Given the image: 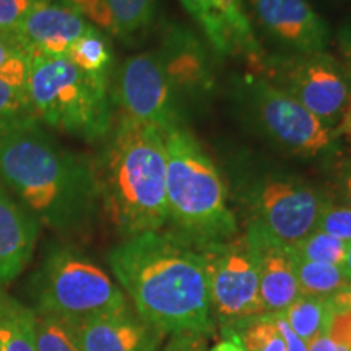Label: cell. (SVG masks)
Instances as JSON below:
<instances>
[{"label":"cell","mask_w":351,"mask_h":351,"mask_svg":"<svg viewBox=\"0 0 351 351\" xmlns=\"http://www.w3.org/2000/svg\"><path fill=\"white\" fill-rule=\"evenodd\" d=\"M33 119L72 137L104 140L114 124L111 73H88L69 57L32 60L26 83Z\"/></svg>","instance_id":"cell-5"},{"label":"cell","mask_w":351,"mask_h":351,"mask_svg":"<svg viewBox=\"0 0 351 351\" xmlns=\"http://www.w3.org/2000/svg\"><path fill=\"white\" fill-rule=\"evenodd\" d=\"M80 351H158L165 333L132 306L73 324Z\"/></svg>","instance_id":"cell-15"},{"label":"cell","mask_w":351,"mask_h":351,"mask_svg":"<svg viewBox=\"0 0 351 351\" xmlns=\"http://www.w3.org/2000/svg\"><path fill=\"white\" fill-rule=\"evenodd\" d=\"M339 46L341 51V57H343V72L346 75V80L350 83L351 88V25H346L339 34Z\"/></svg>","instance_id":"cell-34"},{"label":"cell","mask_w":351,"mask_h":351,"mask_svg":"<svg viewBox=\"0 0 351 351\" xmlns=\"http://www.w3.org/2000/svg\"><path fill=\"white\" fill-rule=\"evenodd\" d=\"M39 2L43 0H0V34L15 38L21 20Z\"/></svg>","instance_id":"cell-30"},{"label":"cell","mask_w":351,"mask_h":351,"mask_svg":"<svg viewBox=\"0 0 351 351\" xmlns=\"http://www.w3.org/2000/svg\"><path fill=\"white\" fill-rule=\"evenodd\" d=\"M171 85L176 88H199L208 80V70L200 44L191 33L174 29L168 34L163 52H158Z\"/></svg>","instance_id":"cell-19"},{"label":"cell","mask_w":351,"mask_h":351,"mask_svg":"<svg viewBox=\"0 0 351 351\" xmlns=\"http://www.w3.org/2000/svg\"><path fill=\"white\" fill-rule=\"evenodd\" d=\"M161 351H207V339L200 335H174Z\"/></svg>","instance_id":"cell-32"},{"label":"cell","mask_w":351,"mask_h":351,"mask_svg":"<svg viewBox=\"0 0 351 351\" xmlns=\"http://www.w3.org/2000/svg\"><path fill=\"white\" fill-rule=\"evenodd\" d=\"M197 249L207 262L213 319L223 332L265 314L258 291L256 254L247 236L238 234L226 243Z\"/></svg>","instance_id":"cell-7"},{"label":"cell","mask_w":351,"mask_h":351,"mask_svg":"<svg viewBox=\"0 0 351 351\" xmlns=\"http://www.w3.org/2000/svg\"><path fill=\"white\" fill-rule=\"evenodd\" d=\"M33 311L77 324L130 306L108 271L73 245H51L29 282Z\"/></svg>","instance_id":"cell-6"},{"label":"cell","mask_w":351,"mask_h":351,"mask_svg":"<svg viewBox=\"0 0 351 351\" xmlns=\"http://www.w3.org/2000/svg\"><path fill=\"white\" fill-rule=\"evenodd\" d=\"M0 179L39 225L57 232L82 230L99 207L91 161L34 119L0 134Z\"/></svg>","instance_id":"cell-2"},{"label":"cell","mask_w":351,"mask_h":351,"mask_svg":"<svg viewBox=\"0 0 351 351\" xmlns=\"http://www.w3.org/2000/svg\"><path fill=\"white\" fill-rule=\"evenodd\" d=\"M32 69V60L21 49L15 38L0 34V78L13 85L26 88Z\"/></svg>","instance_id":"cell-28"},{"label":"cell","mask_w":351,"mask_h":351,"mask_svg":"<svg viewBox=\"0 0 351 351\" xmlns=\"http://www.w3.org/2000/svg\"><path fill=\"white\" fill-rule=\"evenodd\" d=\"M296 278L300 296L322 298V300H330L350 282L343 267L304 261L301 257L296 258Z\"/></svg>","instance_id":"cell-22"},{"label":"cell","mask_w":351,"mask_h":351,"mask_svg":"<svg viewBox=\"0 0 351 351\" xmlns=\"http://www.w3.org/2000/svg\"><path fill=\"white\" fill-rule=\"evenodd\" d=\"M210 351H245L244 346L239 343L238 339H234V337H228L226 340L219 341L213 346Z\"/></svg>","instance_id":"cell-37"},{"label":"cell","mask_w":351,"mask_h":351,"mask_svg":"<svg viewBox=\"0 0 351 351\" xmlns=\"http://www.w3.org/2000/svg\"><path fill=\"white\" fill-rule=\"evenodd\" d=\"M39 221L0 179V285L13 282L32 261Z\"/></svg>","instance_id":"cell-17"},{"label":"cell","mask_w":351,"mask_h":351,"mask_svg":"<svg viewBox=\"0 0 351 351\" xmlns=\"http://www.w3.org/2000/svg\"><path fill=\"white\" fill-rule=\"evenodd\" d=\"M285 91L327 124L341 117L351 99V88L340 62L326 51L296 54L283 64Z\"/></svg>","instance_id":"cell-11"},{"label":"cell","mask_w":351,"mask_h":351,"mask_svg":"<svg viewBox=\"0 0 351 351\" xmlns=\"http://www.w3.org/2000/svg\"><path fill=\"white\" fill-rule=\"evenodd\" d=\"M108 263L135 313L165 335H200L215 328L207 262L199 249L171 232L127 238Z\"/></svg>","instance_id":"cell-1"},{"label":"cell","mask_w":351,"mask_h":351,"mask_svg":"<svg viewBox=\"0 0 351 351\" xmlns=\"http://www.w3.org/2000/svg\"><path fill=\"white\" fill-rule=\"evenodd\" d=\"M112 99L121 116L156 127L161 134L179 125L174 88L158 52H143L124 60L116 73Z\"/></svg>","instance_id":"cell-9"},{"label":"cell","mask_w":351,"mask_h":351,"mask_svg":"<svg viewBox=\"0 0 351 351\" xmlns=\"http://www.w3.org/2000/svg\"><path fill=\"white\" fill-rule=\"evenodd\" d=\"M339 132L343 135H348L351 137V99L348 103V106L345 108L343 114L340 117V125H339Z\"/></svg>","instance_id":"cell-38"},{"label":"cell","mask_w":351,"mask_h":351,"mask_svg":"<svg viewBox=\"0 0 351 351\" xmlns=\"http://www.w3.org/2000/svg\"><path fill=\"white\" fill-rule=\"evenodd\" d=\"M327 335L351 351V309H335L333 307V315Z\"/></svg>","instance_id":"cell-31"},{"label":"cell","mask_w":351,"mask_h":351,"mask_svg":"<svg viewBox=\"0 0 351 351\" xmlns=\"http://www.w3.org/2000/svg\"><path fill=\"white\" fill-rule=\"evenodd\" d=\"M271 315H274L276 327H278L280 333H282L287 351H307V343L302 339H300L295 332H293V328L288 326L287 319L283 317V314L280 313V314H271Z\"/></svg>","instance_id":"cell-33"},{"label":"cell","mask_w":351,"mask_h":351,"mask_svg":"<svg viewBox=\"0 0 351 351\" xmlns=\"http://www.w3.org/2000/svg\"><path fill=\"white\" fill-rule=\"evenodd\" d=\"M108 36L134 41L153 23L156 0H57Z\"/></svg>","instance_id":"cell-18"},{"label":"cell","mask_w":351,"mask_h":351,"mask_svg":"<svg viewBox=\"0 0 351 351\" xmlns=\"http://www.w3.org/2000/svg\"><path fill=\"white\" fill-rule=\"evenodd\" d=\"M295 251L298 257L304 258V261L343 267L348 244L333 238V236L327 234V232L315 230L307 238L302 239L300 244L295 245Z\"/></svg>","instance_id":"cell-26"},{"label":"cell","mask_w":351,"mask_h":351,"mask_svg":"<svg viewBox=\"0 0 351 351\" xmlns=\"http://www.w3.org/2000/svg\"><path fill=\"white\" fill-rule=\"evenodd\" d=\"M330 301L335 309H351V280L337 295L330 298Z\"/></svg>","instance_id":"cell-36"},{"label":"cell","mask_w":351,"mask_h":351,"mask_svg":"<svg viewBox=\"0 0 351 351\" xmlns=\"http://www.w3.org/2000/svg\"><path fill=\"white\" fill-rule=\"evenodd\" d=\"M254 104L263 129L296 155L314 156L332 143L327 122L307 111L283 88L263 80L254 85Z\"/></svg>","instance_id":"cell-10"},{"label":"cell","mask_w":351,"mask_h":351,"mask_svg":"<svg viewBox=\"0 0 351 351\" xmlns=\"http://www.w3.org/2000/svg\"><path fill=\"white\" fill-rule=\"evenodd\" d=\"M343 270L345 275L348 276V280H351V243L348 244V251H346V258L343 263Z\"/></svg>","instance_id":"cell-40"},{"label":"cell","mask_w":351,"mask_h":351,"mask_svg":"<svg viewBox=\"0 0 351 351\" xmlns=\"http://www.w3.org/2000/svg\"><path fill=\"white\" fill-rule=\"evenodd\" d=\"M282 314L293 332L309 343L327 333L333 315V306L330 300L298 296V300Z\"/></svg>","instance_id":"cell-21"},{"label":"cell","mask_w":351,"mask_h":351,"mask_svg":"<svg viewBox=\"0 0 351 351\" xmlns=\"http://www.w3.org/2000/svg\"><path fill=\"white\" fill-rule=\"evenodd\" d=\"M34 315L38 351H80L72 322L51 315Z\"/></svg>","instance_id":"cell-25"},{"label":"cell","mask_w":351,"mask_h":351,"mask_svg":"<svg viewBox=\"0 0 351 351\" xmlns=\"http://www.w3.org/2000/svg\"><path fill=\"white\" fill-rule=\"evenodd\" d=\"M223 333L238 339L245 351H287L282 333L271 314L247 319Z\"/></svg>","instance_id":"cell-24"},{"label":"cell","mask_w":351,"mask_h":351,"mask_svg":"<svg viewBox=\"0 0 351 351\" xmlns=\"http://www.w3.org/2000/svg\"><path fill=\"white\" fill-rule=\"evenodd\" d=\"M67 57L88 73H111L114 60L111 41L96 26L72 44Z\"/></svg>","instance_id":"cell-23"},{"label":"cell","mask_w":351,"mask_h":351,"mask_svg":"<svg viewBox=\"0 0 351 351\" xmlns=\"http://www.w3.org/2000/svg\"><path fill=\"white\" fill-rule=\"evenodd\" d=\"M326 204L322 194L296 179H265L251 195L247 225L295 247L315 231Z\"/></svg>","instance_id":"cell-8"},{"label":"cell","mask_w":351,"mask_h":351,"mask_svg":"<svg viewBox=\"0 0 351 351\" xmlns=\"http://www.w3.org/2000/svg\"><path fill=\"white\" fill-rule=\"evenodd\" d=\"M315 230L327 232L333 238L351 243V208L346 205H332L326 204L322 212H320L317 228Z\"/></svg>","instance_id":"cell-29"},{"label":"cell","mask_w":351,"mask_h":351,"mask_svg":"<svg viewBox=\"0 0 351 351\" xmlns=\"http://www.w3.org/2000/svg\"><path fill=\"white\" fill-rule=\"evenodd\" d=\"M32 119L26 88L0 78V134Z\"/></svg>","instance_id":"cell-27"},{"label":"cell","mask_w":351,"mask_h":351,"mask_svg":"<svg viewBox=\"0 0 351 351\" xmlns=\"http://www.w3.org/2000/svg\"><path fill=\"white\" fill-rule=\"evenodd\" d=\"M218 54L256 59L261 46L243 0H181Z\"/></svg>","instance_id":"cell-14"},{"label":"cell","mask_w":351,"mask_h":351,"mask_svg":"<svg viewBox=\"0 0 351 351\" xmlns=\"http://www.w3.org/2000/svg\"><path fill=\"white\" fill-rule=\"evenodd\" d=\"M307 351H348V350H346L345 346L337 343V341L330 339L327 333H324V335H320L317 339H314L313 341L307 343Z\"/></svg>","instance_id":"cell-35"},{"label":"cell","mask_w":351,"mask_h":351,"mask_svg":"<svg viewBox=\"0 0 351 351\" xmlns=\"http://www.w3.org/2000/svg\"><path fill=\"white\" fill-rule=\"evenodd\" d=\"M166 200L171 234L194 247L238 236V221L226 199L221 174L202 145L178 125L163 134Z\"/></svg>","instance_id":"cell-4"},{"label":"cell","mask_w":351,"mask_h":351,"mask_svg":"<svg viewBox=\"0 0 351 351\" xmlns=\"http://www.w3.org/2000/svg\"><path fill=\"white\" fill-rule=\"evenodd\" d=\"M343 197L346 200V207L351 208V173L346 176L343 182Z\"/></svg>","instance_id":"cell-39"},{"label":"cell","mask_w":351,"mask_h":351,"mask_svg":"<svg viewBox=\"0 0 351 351\" xmlns=\"http://www.w3.org/2000/svg\"><path fill=\"white\" fill-rule=\"evenodd\" d=\"M91 166L98 205L124 239L168 225L166 148L156 127L119 116Z\"/></svg>","instance_id":"cell-3"},{"label":"cell","mask_w":351,"mask_h":351,"mask_svg":"<svg viewBox=\"0 0 351 351\" xmlns=\"http://www.w3.org/2000/svg\"><path fill=\"white\" fill-rule=\"evenodd\" d=\"M256 254L258 291L265 314L285 313L300 296L296 278V251L257 228L244 232Z\"/></svg>","instance_id":"cell-16"},{"label":"cell","mask_w":351,"mask_h":351,"mask_svg":"<svg viewBox=\"0 0 351 351\" xmlns=\"http://www.w3.org/2000/svg\"><path fill=\"white\" fill-rule=\"evenodd\" d=\"M258 23L296 54L322 52L330 32L309 0H251Z\"/></svg>","instance_id":"cell-13"},{"label":"cell","mask_w":351,"mask_h":351,"mask_svg":"<svg viewBox=\"0 0 351 351\" xmlns=\"http://www.w3.org/2000/svg\"><path fill=\"white\" fill-rule=\"evenodd\" d=\"M0 348L2 351H38L34 311L2 289H0Z\"/></svg>","instance_id":"cell-20"},{"label":"cell","mask_w":351,"mask_h":351,"mask_svg":"<svg viewBox=\"0 0 351 351\" xmlns=\"http://www.w3.org/2000/svg\"><path fill=\"white\" fill-rule=\"evenodd\" d=\"M93 28L57 0H43L26 13L15 33L16 43L29 60L44 57H67L72 44Z\"/></svg>","instance_id":"cell-12"}]
</instances>
